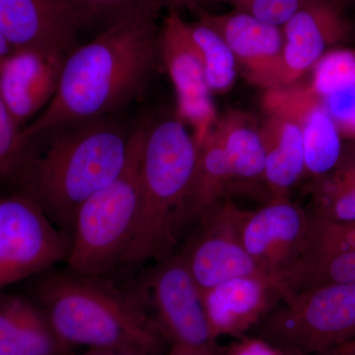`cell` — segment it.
Wrapping results in <instances>:
<instances>
[{"label": "cell", "mask_w": 355, "mask_h": 355, "mask_svg": "<svg viewBox=\"0 0 355 355\" xmlns=\"http://www.w3.org/2000/svg\"><path fill=\"white\" fill-rule=\"evenodd\" d=\"M164 9L139 7L70 51L55 97L21 130L26 146L55 125L113 116L141 95L160 62L158 18Z\"/></svg>", "instance_id": "6da1fadb"}, {"label": "cell", "mask_w": 355, "mask_h": 355, "mask_svg": "<svg viewBox=\"0 0 355 355\" xmlns=\"http://www.w3.org/2000/svg\"><path fill=\"white\" fill-rule=\"evenodd\" d=\"M132 130L113 116L44 130L30 141L10 181L13 193L36 203L58 228L71 235L79 207L125 168Z\"/></svg>", "instance_id": "7a4b0ae2"}, {"label": "cell", "mask_w": 355, "mask_h": 355, "mask_svg": "<svg viewBox=\"0 0 355 355\" xmlns=\"http://www.w3.org/2000/svg\"><path fill=\"white\" fill-rule=\"evenodd\" d=\"M28 296L67 347L161 355L166 343L137 286L110 277L49 270L31 277Z\"/></svg>", "instance_id": "3957f363"}, {"label": "cell", "mask_w": 355, "mask_h": 355, "mask_svg": "<svg viewBox=\"0 0 355 355\" xmlns=\"http://www.w3.org/2000/svg\"><path fill=\"white\" fill-rule=\"evenodd\" d=\"M198 147L176 116L149 121L139 176V209L125 265L174 254L175 229L197 165Z\"/></svg>", "instance_id": "277c9868"}, {"label": "cell", "mask_w": 355, "mask_h": 355, "mask_svg": "<svg viewBox=\"0 0 355 355\" xmlns=\"http://www.w3.org/2000/svg\"><path fill=\"white\" fill-rule=\"evenodd\" d=\"M148 123L142 121L132 128L127 163L121 174L77 210L67 260L70 272L110 277L125 265L135 235Z\"/></svg>", "instance_id": "5b68a950"}, {"label": "cell", "mask_w": 355, "mask_h": 355, "mask_svg": "<svg viewBox=\"0 0 355 355\" xmlns=\"http://www.w3.org/2000/svg\"><path fill=\"white\" fill-rule=\"evenodd\" d=\"M257 326L259 336L293 355H322L355 338V284L284 296Z\"/></svg>", "instance_id": "8992f818"}, {"label": "cell", "mask_w": 355, "mask_h": 355, "mask_svg": "<svg viewBox=\"0 0 355 355\" xmlns=\"http://www.w3.org/2000/svg\"><path fill=\"white\" fill-rule=\"evenodd\" d=\"M135 286L171 347L191 355L221 354L202 295L181 253L158 263Z\"/></svg>", "instance_id": "52a82bcc"}, {"label": "cell", "mask_w": 355, "mask_h": 355, "mask_svg": "<svg viewBox=\"0 0 355 355\" xmlns=\"http://www.w3.org/2000/svg\"><path fill=\"white\" fill-rule=\"evenodd\" d=\"M71 235L29 198L0 195V292L67 261Z\"/></svg>", "instance_id": "ba28073f"}, {"label": "cell", "mask_w": 355, "mask_h": 355, "mask_svg": "<svg viewBox=\"0 0 355 355\" xmlns=\"http://www.w3.org/2000/svg\"><path fill=\"white\" fill-rule=\"evenodd\" d=\"M159 55L177 96L176 118L190 125L198 146L216 127L218 116L205 79L197 43L180 9H168L160 26Z\"/></svg>", "instance_id": "9c48e42d"}, {"label": "cell", "mask_w": 355, "mask_h": 355, "mask_svg": "<svg viewBox=\"0 0 355 355\" xmlns=\"http://www.w3.org/2000/svg\"><path fill=\"white\" fill-rule=\"evenodd\" d=\"M240 209L229 200L217 205L198 221L197 230L180 252L200 295L237 277L275 280L259 268L240 241L237 229Z\"/></svg>", "instance_id": "30bf717a"}, {"label": "cell", "mask_w": 355, "mask_h": 355, "mask_svg": "<svg viewBox=\"0 0 355 355\" xmlns=\"http://www.w3.org/2000/svg\"><path fill=\"white\" fill-rule=\"evenodd\" d=\"M237 229L247 253L280 284L304 252L309 216L289 200H272L253 211L240 209Z\"/></svg>", "instance_id": "8fae6325"}, {"label": "cell", "mask_w": 355, "mask_h": 355, "mask_svg": "<svg viewBox=\"0 0 355 355\" xmlns=\"http://www.w3.org/2000/svg\"><path fill=\"white\" fill-rule=\"evenodd\" d=\"M282 32L284 55L277 87L299 83L327 51L349 38L352 27L343 0H305Z\"/></svg>", "instance_id": "7c38bea8"}, {"label": "cell", "mask_w": 355, "mask_h": 355, "mask_svg": "<svg viewBox=\"0 0 355 355\" xmlns=\"http://www.w3.org/2000/svg\"><path fill=\"white\" fill-rule=\"evenodd\" d=\"M83 28L62 0H0V33L14 50L67 57Z\"/></svg>", "instance_id": "4fadbf2b"}, {"label": "cell", "mask_w": 355, "mask_h": 355, "mask_svg": "<svg viewBox=\"0 0 355 355\" xmlns=\"http://www.w3.org/2000/svg\"><path fill=\"white\" fill-rule=\"evenodd\" d=\"M263 107L265 111L288 116L300 128L304 142L305 174L317 179L338 164L343 150L342 133L309 84L296 83L266 89Z\"/></svg>", "instance_id": "5bb4252c"}, {"label": "cell", "mask_w": 355, "mask_h": 355, "mask_svg": "<svg viewBox=\"0 0 355 355\" xmlns=\"http://www.w3.org/2000/svg\"><path fill=\"white\" fill-rule=\"evenodd\" d=\"M198 14L226 42L250 83L265 90L279 85L284 44L282 27L234 9L225 14L205 10Z\"/></svg>", "instance_id": "9a60e30c"}, {"label": "cell", "mask_w": 355, "mask_h": 355, "mask_svg": "<svg viewBox=\"0 0 355 355\" xmlns=\"http://www.w3.org/2000/svg\"><path fill=\"white\" fill-rule=\"evenodd\" d=\"M64 60V55L15 50L2 65L0 99L21 130L55 97Z\"/></svg>", "instance_id": "2e32d148"}, {"label": "cell", "mask_w": 355, "mask_h": 355, "mask_svg": "<svg viewBox=\"0 0 355 355\" xmlns=\"http://www.w3.org/2000/svg\"><path fill=\"white\" fill-rule=\"evenodd\" d=\"M202 299L214 336L240 338L275 309L279 284L266 277H237L205 292Z\"/></svg>", "instance_id": "e0dca14e"}, {"label": "cell", "mask_w": 355, "mask_h": 355, "mask_svg": "<svg viewBox=\"0 0 355 355\" xmlns=\"http://www.w3.org/2000/svg\"><path fill=\"white\" fill-rule=\"evenodd\" d=\"M69 349L30 296L0 292V355H67Z\"/></svg>", "instance_id": "ac0fdd59"}, {"label": "cell", "mask_w": 355, "mask_h": 355, "mask_svg": "<svg viewBox=\"0 0 355 355\" xmlns=\"http://www.w3.org/2000/svg\"><path fill=\"white\" fill-rule=\"evenodd\" d=\"M232 180V193H253L266 184V153L260 125L251 114L230 111L214 127Z\"/></svg>", "instance_id": "d6986e66"}, {"label": "cell", "mask_w": 355, "mask_h": 355, "mask_svg": "<svg viewBox=\"0 0 355 355\" xmlns=\"http://www.w3.org/2000/svg\"><path fill=\"white\" fill-rule=\"evenodd\" d=\"M260 125L266 153V189L272 200H288L291 189L305 174L302 132L297 123L277 112L265 111Z\"/></svg>", "instance_id": "ffe728a7"}, {"label": "cell", "mask_w": 355, "mask_h": 355, "mask_svg": "<svg viewBox=\"0 0 355 355\" xmlns=\"http://www.w3.org/2000/svg\"><path fill=\"white\" fill-rule=\"evenodd\" d=\"M198 147L197 165L179 225L188 220H200L232 193L227 161L214 128Z\"/></svg>", "instance_id": "44dd1931"}, {"label": "cell", "mask_w": 355, "mask_h": 355, "mask_svg": "<svg viewBox=\"0 0 355 355\" xmlns=\"http://www.w3.org/2000/svg\"><path fill=\"white\" fill-rule=\"evenodd\" d=\"M309 214L336 223H355V146L345 147L338 164L313 179Z\"/></svg>", "instance_id": "7402d4cb"}, {"label": "cell", "mask_w": 355, "mask_h": 355, "mask_svg": "<svg viewBox=\"0 0 355 355\" xmlns=\"http://www.w3.org/2000/svg\"><path fill=\"white\" fill-rule=\"evenodd\" d=\"M352 284H355V250L305 254L280 280V299L321 287Z\"/></svg>", "instance_id": "603a6c76"}, {"label": "cell", "mask_w": 355, "mask_h": 355, "mask_svg": "<svg viewBox=\"0 0 355 355\" xmlns=\"http://www.w3.org/2000/svg\"><path fill=\"white\" fill-rule=\"evenodd\" d=\"M205 65V79L210 92L222 94L234 85L237 60L220 35L200 18L189 23Z\"/></svg>", "instance_id": "cb8c5ba5"}, {"label": "cell", "mask_w": 355, "mask_h": 355, "mask_svg": "<svg viewBox=\"0 0 355 355\" xmlns=\"http://www.w3.org/2000/svg\"><path fill=\"white\" fill-rule=\"evenodd\" d=\"M309 86L321 99L355 87V51L334 48L311 70Z\"/></svg>", "instance_id": "d4e9b609"}, {"label": "cell", "mask_w": 355, "mask_h": 355, "mask_svg": "<svg viewBox=\"0 0 355 355\" xmlns=\"http://www.w3.org/2000/svg\"><path fill=\"white\" fill-rule=\"evenodd\" d=\"M76 14L84 27L96 23L108 26L139 7L161 6L165 9L186 8L182 0H62Z\"/></svg>", "instance_id": "484cf974"}, {"label": "cell", "mask_w": 355, "mask_h": 355, "mask_svg": "<svg viewBox=\"0 0 355 355\" xmlns=\"http://www.w3.org/2000/svg\"><path fill=\"white\" fill-rule=\"evenodd\" d=\"M20 132L21 128L0 99V184L10 183L27 153L29 146L23 142Z\"/></svg>", "instance_id": "4316f807"}, {"label": "cell", "mask_w": 355, "mask_h": 355, "mask_svg": "<svg viewBox=\"0 0 355 355\" xmlns=\"http://www.w3.org/2000/svg\"><path fill=\"white\" fill-rule=\"evenodd\" d=\"M216 2L230 4L234 10L282 27L304 3L305 0H216Z\"/></svg>", "instance_id": "83f0119b"}, {"label": "cell", "mask_w": 355, "mask_h": 355, "mask_svg": "<svg viewBox=\"0 0 355 355\" xmlns=\"http://www.w3.org/2000/svg\"><path fill=\"white\" fill-rule=\"evenodd\" d=\"M237 340L222 355H293L260 336H243Z\"/></svg>", "instance_id": "f1b7e54d"}, {"label": "cell", "mask_w": 355, "mask_h": 355, "mask_svg": "<svg viewBox=\"0 0 355 355\" xmlns=\"http://www.w3.org/2000/svg\"><path fill=\"white\" fill-rule=\"evenodd\" d=\"M322 355H355V338Z\"/></svg>", "instance_id": "f546056e"}, {"label": "cell", "mask_w": 355, "mask_h": 355, "mask_svg": "<svg viewBox=\"0 0 355 355\" xmlns=\"http://www.w3.org/2000/svg\"><path fill=\"white\" fill-rule=\"evenodd\" d=\"M14 51L15 50H14L13 46L9 44V42L0 33V69L6 62L7 58L12 55Z\"/></svg>", "instance_id": "4dcf8cb0"}, {"label": "cell", "mask_w": 355, "mask_h": 355, "mask_svg": "<svg viewBox=\"0 0 355 355\" xmlns=\"http://www.w3.org/2000/svg\"><path fill=\"white\" fill-rule=\"evenodd\" d=\"M184 2V7L195 12L200 13L203 11V6H207L209 3H214L216 0H182Z\"/></svg>", "instance_id": "1f68e13d"}, {"label": "cell", "mask_w": 355, "mask_h": 355, "mask_svg": "<svg viewBox=\"0 0 355 355\" xmlns=\"http://www.w3.org/2000/svg\"><path fill=\"white\" fill-rule=\"evenodd\" d=\"M67 355H144L139 354H132V352H116V350L89 349L87 352L80 354H67Z\"/></svg>", "instance_id": "d6a6232c"}, {"label": "cell", "mask_w": 355, "mask_h": 355, "mask_svg": "<svg viewBox=\"0 0 355 355\" xmlns=\"http://www.w3.org/2000/svg\"><path fill=\"white\" fill-rule=\"evenodd\" d=\"M167 355H191L188 354V352H184V350L178 349V347H171L169 352H168Z\"/></svg>", "instance_id": "836d02e7"}]
</instances>
